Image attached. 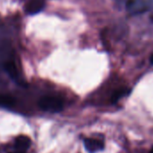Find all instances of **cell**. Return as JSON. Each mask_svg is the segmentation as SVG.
I'll return each mask as SVG.
<instances>
[{
    "mask_svg": "<svg viewBox=\"0 0 153 153\" xmlns=\"http://www.w3.org/2000/svg\"><path fill=\"white\" fill-rule=\"evenodd\" d=\"M38 105L42 110L51 113H58L63 109L62 100L52 96H44L41 97Z\"/></svg>",
    "mask_w": 153,
    "mask_h": 153,
    "instance_id": "cell-1",
    "label": "cell"
},
{
    "mask_svg": "<svg viewBox=\"0 0 153 153\" xmlns=\"http://www.w3.org/2000/svg\"><path fill=\"white\" fill-rule=\"evenodd\" d=\"M45 6L44 0H28L25 4V11L29 15H35L41 12Z\"/></svg>",
    "mask_w": 153,
    "mask_h": 153,
    "instance_id": "cell-2",
    "label": "cell"
},
{
    "mask_svg": "<svg viewBox=\"0 0 153 153\" xmlns=\"http://www.w3.org/2000/svg\"><path fill=\"white\" fill-rule=\"evenodd\" d=\"M85 148L89 153H96L97 151L103 150L105 148V144L103 141L97 140V139H92V138H88L84 141Z\"/></svg>",
    "mask_w": 153,
    "mask_h": 153,
    "instance_id": "cell-3",
    "label": "cell"
},
{
    "mask_svg": "<svg viewBox=\"0 0 153 153\" xmlns=\"http://www.w3.org/2000/svg\"><path fill=\"white\" fill-rule=\"evenodd\" d=\"M30 145H31V140L29 137H27L25 135H20V136L16 137L15 146L18 151L25 152V150L30 147Z\"/></svg>",
    "mask_w": 153,
    "mask_h": 153,
    "instance_id": "cell-4",
    "label": "cell"
},
{
    "mask_svg": "<svg viewBox=\"0 0 153 153\" xmlns=\"http://www.w3.org/2000/svg\"><path fill=\"white\" fill-rule=\"evenodd\" d=\"M4 68L5 70L7 71V73L11 76V78L15 80H17L19 78V73L16 68V65L14 61H7L4 64Z\"/></svg>",
    "mask_w": 153,
    "mask_h": 153,
    "instance_id": "cell-5",
    "label": "cell"
},
{
    "mask_svg": "<svg viewBox=\"0 0 153 153\" xmlns=\"http://www.w3.org/2000/svg\"><path fill=\"white\" fill-rule=\"evenodd\" d=\"M16 104V99L9 95H0V106L12 107Z\"/></svg>",
    "mask_w": 153,
    "mask_h": 153,
    "instance_id": "cell-6",
    "label": "cell"
},
{
    "mask_svg": "<svg viewBox=\"0 0 153 153\" xmlns=\"http://www.w3.org/2000/svg\"><path fill=\"white\" fill-rule=\"evenodd\" d=\"M126 94H127V92H126V90H124V89H120V90L116 91V92L113 95V97H112V102H113V103L117 102L122 97H123V96L126 95Z\"/></svg>",
    "mask_w": 153,
    "mask_h": 153,
    "instance_id": "cell-7",
    "label": "cell"
},
{
    "mask_svg": "<svg viewBox=\"0 0 153 153\" xmlns=\"http://www.w3.org/2000/svg\"><path fill=\"white\" fill-rule=\"evenodd\" d=\"M10 153H25V151H15V152H10Z\"/></svg>",
    "mask_w": 153,
    "mask_h": 153,
    "instance_id": "cell-8",
    "label": "cell"
},
{
    "mask_svg": "<svg viewBox=\"0 0 153 153\" xmlns=\"http://www.w3.org/2000/svg\"><path fill=\"white\" fill-rule=\"evenodd\" d=\"M150 63L151 64H153V54L151 55V57H150Z\"/></svg>",
    "mask_w": 153,
    "mask_h": 153,
    "instance_id": "cell-9",
    "label": "cell"
},
{
    "mask_svg": "<svg viewBox=\"0 0 153 153\" xmlns=\"http://www.w3.org/2000/svg\"><path fill=\"white\" fill-rule=\"evenodd\" d=\"M149 153H153V147L151 148V149L149 150Z\"/></svg>",
    "mask_w": 153,
    "mask_h": 153,
    "instance_id": "cell-10",
    "label": "cell"
}]
</instances>
